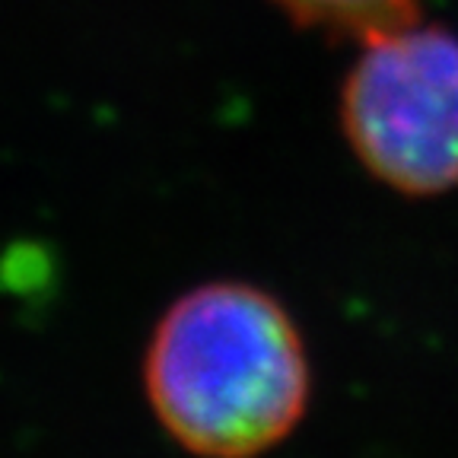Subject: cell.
I'll return each mask as SVG.
<instances>
[{"instance_id":"cell-1","label":"cell","mask_w":458,"mask_h":458,"mask_svg":"<svg viewBox=\"0 0 458 458\" xmlns=\"http://www.w3.org/2000/svg\"><path fill=\"white\" fill-rule=\"evenodd\" d=\"M153 420L194 458H261L312 401L293 312L249 280H208L169 302L140 360Z\"/></svg>"},{"instance_id":"cell-3","label":"cell","mask_w":458,"mask_h":458,"mask_svg":"<svg viewBox=\"0 0 458 458\" xmlns=\"http://www.w3.org/2000/svg\"><path fill=\"white\" fill-rule=\"evenodd\" d=\"M296 26L337 38H360L420 20V0H271Z\"/></svg>"},{"instance_id":"cell-2","label":"cell","mask_w":458,"mask_h":458,"mask_svg":"<svg viewBox=\"0 0 458 458\" xmlns=\"http://www.w3.org/2000/svg\"><path fill=\"white\" fill-rule=\"evenodd\" d=\"M341 131L372 179L411 198L458 188V36L401 22L360 38Z\"/></svg>"}]
</instances>
